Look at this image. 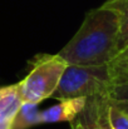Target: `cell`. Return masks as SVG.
Returning a JSON list of instances; mask_svg holds the SVG:
<instances>
[{
    "label": "cell",
    "instance_id": "obj_1",
    "mask_svg": "<svg viewBox=\"0 0 128 129\" xmlns=\"http://www.w3.org/2000/svg\"><path fill=\"white\" fill-rule=\"evenodd\" d=\"M119 40V14L106 5L87 13L74 37L59 50L68 65L111 64L117 54Z\"/></svg>",
    "mask_w": 128,
    "mask_h": 129
},
{
    "label": "cell",
    "instance_id": "obj_13",
    "mask_svg": "<svg viewBox=\"0 0 128 129\" xmlns=\"http://www.w3.org/2000/svg\"><path fill=\"white\" fill-rule=\"evenodd\" d=\"M70 124H72V129H84L83 127H82V124H81L79 122H77V120L72 122Z\"/></svg>",
    "mask_w": 128,
    "mask_h": 129
},
{
    "label": "cell",
    "instance_id": "obj_6",
    "mask_svg": "<svg viewBox=\"0 0 128 129\" xmlns=\"http://www.w3.org/2000/svg\"><path fill=\"white\" fill-rule=\"evenodd\" d=\"M23 104V99L16 84L0 86V125L10 129L11 122Z\"/></svg>",
    "mask_w": 128,
    "mask_h": 129
},
{
    "label": "cell",
    "instance_id": "obj_8",
    "mask_svg": "<svg viewBox=\"0 0 128 129\" xmlns=\"http://www.w3.org/2000/svg\"><path fill=\"white\" fill-rule=\"evenodd\" d=\"M103 5L114 9L119 14L118 49L121 51L128 45V0H107Z\"/></svg>",
    "mask_w": 128,
    "mask_h": 129
},
{
    "label": "cell",
    "instance_id": "obj_2",
    "mask_svg": "<svg viewBox=\"0 0 128 129\" xmlns=\"http://www.w3.org/2000/svg\"><path fill=\"white\" fill-rule=\"evenodd\" d=\"M117 82L118 73L111 64L68 65L52 98L63 100L108 96L112 94Z\"/></svg>",
    "mask_w": 128,
    "mask_h": 129
},
{
    "label": "cell",
    "instance_id": "obj_9",
    "mask_svg": "<svg viewBox=\"0 0 128 129\" xmlns=\"http://www.w3.org/2000/svg\"><path fill=\"white\" fill-rule=\"evenodd\" d=\"M108 119L113 129H128V112L111 95L108 96Z\"/></svg>",
    "mask_w": 128,
    "mask_h": 129
},
{
    "label": "cell",
    "instance_id": "obj_3",
    "mask_svg": "<svg viewBox=\"0 0 128 129\" xmlns=\"http://www.w3.org/2000/svg\"><path fill=\"white\" fill-rule=\"evenodd\" d=\"M68 63L58 54H39L30 61V70L18 83L24 103L40 104L52 98L60 83Z\"/></svg>",
    "mask_w": 128,
    "mask_h": 129
},
{
    "label": "cell",
    "instance_id": "obj_12",
    "mask_svg": "<svg viewBox=\"0 0 128 129\" xmlns=\"http://www.w3.org/2000/svg\"><path fill=\"white\" fill-rule=\"evenodd\" d=\"M112 65V64H111ZM113 67V65H112ZM114 69H116V72H118V73H126V74H128V65H123V67H113Z\"/></svg>",
    "mask_w": 128,
    "mask_h": 129
},
{
    "label": "cell",
    "instance_id": "obj_11",
    "mask_svg": "<svg viewBox=\"0 0 128 129\" xmlns=\"http://www.w3.org/2000/svg\"><path fill=\"white\" fill-rule=\"evenodd\" d=\"M113 67H123V65H128V45L123 49V50H121L118 54H117V56L114 58V60L111 63Z\"/></svg>",
    "mask_w": 128,
    "mask_h": 129
},
{
    "label": "cell",
    "instance_id": "obj_7",
    "mask_svg": "<svg viewBox=\"0 0 128 129\" xmlns=\"http://www.w3.org/2000/svg\"><path fill=\"white\" fill-rule=\"evenodd\" d=\"M39 104L35 103H24L20 105L19 110L16 112L10 129H29L34 125L39 124Z\"/></svg>",
    "mask_w": 128,
    "mask_h": 129
},
{
    "label": "cell",
    "instance_id": "obj_10",
    "mask_svg": "<svg viewBox=\"0 0 128 129\" xmlns=\"http://www.w3.org/2000/svg\"><path fill=\"white\" fill-rule=\"evenodd\" d=\"M111 96L118 100L122 104V107L128 112V74L118 73V82L114 86Z\"/></svg>",
    "mask_w": 128,
    "mask_h": 129
},
{
    "label": "cell",
    "instance_id": "obj_5",
    "mask_svg": "<svg viewBox=\"0 0 128 129\" xmlns=\"http://www.w3.org/2000/svg\"><path fill=\"white\" fill-rule=\"evenodd\" d=\"M85 98H72L59 100L58 104L40 112L39 124L45 123H60V122H74L84 109Z\"/></svg>",
    "mask_w": 128,
    "mask_h": 129
},
{
    "label": "cell",
    "instance_id": "obj_14",
    "mask_svg": "<svg viewBox=\"0 0 128 129\" xmlns=\"http://www.w3.org/2000/svg\"><path fill=\"white\" fill-rule=\"evenodd\" d=\"M0 129H9L8 127H4V125H0Z\"/></svg>",
    "mask_w": 128,
    "mask_h": 129
},
{
    "label": "cell",
    "instance_id": "obj_4",
    "mask_svg": "<svg viewBox=\"0 0 128 129\" xmlns=\"http://www.w3.org/2000/svg\"><path fill=\"white\" fill-rule=\"evenodd\" d=\"M108 96L87 99L84 109L75 120L84 129H113L108 119Z\"/></svg>",
    "mask_w": 128,
    "mask_h": 129
}]
</instances>
